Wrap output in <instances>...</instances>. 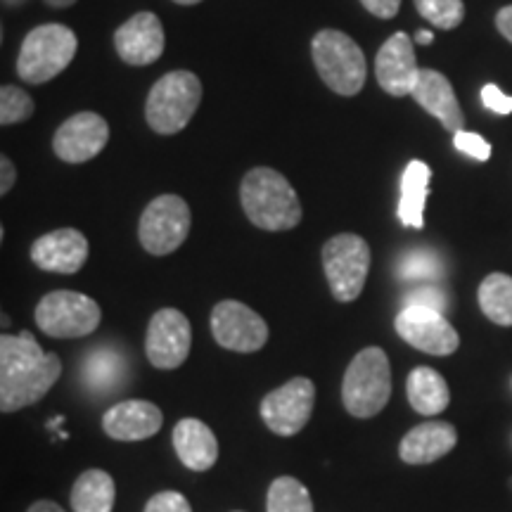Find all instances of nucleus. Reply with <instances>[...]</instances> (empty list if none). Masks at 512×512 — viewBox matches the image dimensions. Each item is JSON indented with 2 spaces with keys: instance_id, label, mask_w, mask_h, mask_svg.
Segmentation results:
<instances>
[{
  "instance_id": "obj_1",
  "label": "nucleus",
  "mask_w": 512,
  "mask_h": 512,
  "mask_svg": "<svg viewBox=\"0 0 512 512\" xmlns=\"http://www.w3.org/2000/svg\"><path fill=\"white\" fill-rule=\"evenodd\" d=\"M62 375V361L43 351L29 330L0 337V411L15 413L34 406Z\"/></svg>"
},
{
  "instance_id": "obj_2",
  "label": "nucleus",
  "mask_w": 512,
  "mask_h": 512,
  "mask_svg": "<svg viewBox=\"0 0 512 512\" xmlns=\"http://www.w3.org/2000/svg\"><path fill=\"white\" fill-rule=\"evenodd\" d=\"M240 202L247 219L261 230H292L302 221V204L280 171L256 166L240 185Z\"/></svg>"
},
{
  "instance_id": "obj_3",
  "label": "nucleus",
  "mask_w": 512,
  "mask_h": 512,
  "mask_svg": "<svg viewBox=\"0 0 512 512\" xmlns=\"http://www.w3.org/2000/svg\"><path fill=\"white\" fill-rule=\"evenodd\" d=\"M392 396V366L380 347L358 351L342 382V401L351 418L368 420L387 406Z\"/></svg>"
},
{
  "instance_id": "obj_4",
  "label": "nucleus",
  "mask_w": 512,
  "mask_h": 512,
  "mask_svg": "<svg viewBox=\"0 0 512 512\" xmlns=\"http://www.w3.org/2000/svg\"><path fill=\"white\" fill-rule=\"evenodd\" d=\"M311 55L320 79L325 81V86H328L332 93L351 98V95H358L361 88L366 86V55L358 48L354 38L344 34V31H318L311 41Z\"/></svg>"
},
{
  "instance_id": "obj_5",
  "label": "nucleus",
  "mask_w": 512,
  "mask_h": 512,
  "mask_svg": "<svg viewBox=\"0 0 512 512\" xmlns=\"http://www.w3.org/2000/svg\"><path fill=\"white\" fill-rule=\"evenodd\" d=\"M202 102V81L188 69L169 72L150 88L145 102L147 124L159 136H174L195 117Z\"/></svg>"
},
{
  "instance_id": "obj_6",
  "label": "nucleus",
  "mask_w": 512,
  "mask_h": 512,
  "mask_svg": "<svg viewBox=\"0 0 512 512\" xmlns=\"http://www.w3.org/2000/svg\"><path fill=\"white\" fill-rule=\"evenodd\" d=\"M79 50V38L64 24H41L24 36L17 55V74L27 83H46L62 74Z\"/></svg>"
},
{
  "instance_id": "obj_7",
  "label": "nucleus",
  "mask_w": 512,
  "mask_h": 512,
  "mask_svg": "<svg viewBox=\"0 0 512 512\" xmlns=\"http://www.w3.org/2000/svg\"><path fill=\"white\" fill-rule=\"evenodd\" d=\"M323 268L337 302L349 304L361 297L370 273V247L356 233H339L323 245Z\"/></svg>"
},
{
  "instance_id": "obj_8",
  "label": "nucleus",
  "mask_w": 512,
  "mask_h": 512,
  "mask_svg": "<svg viewBox=\"0 0 512 512\" xmlns=\"http://www.w3.org/2000/svg\"><path fill=\"white\" fill-rule=\"evenodd\" d=\"M36 325L55 339L88 337L98 330L102 311L95 299L81 292L55 290L48 292L36 306Z\"/></svg>"
},
{
  "instance_id": "obj_9",
  "label": "nucleus",
  "mask_w": 512,
  "mask_h": 512,
  "mask_svg": "<svg viewBox=\"0 0 512 512\" xmlns=\"http://www.w3.org/2000/svg\"><path fill=\"white\" fill-rule=\"evenodd\" d=\"M190 226L192 214L188 202L178 195H159L140 216V245L152 256H166L188 240Z\"/></svg>"
},
{
  "instance_id": "obj_10",
  "label": "nucleus",
  "mask_w": 512,
  "mask_h": 512,
  "mask_svg": "<svg viewBox=\"0 0 512 512\" xmlns=\"http://www.w3.org/2000/svg\"><path fill=\"white\" fill-rule=\"evenodd\" d=\"M316 406V387L309 377H292L261 401V418L278 437H294L311 420Z\"/></svg>"
},
{
  "instance_id": "obj_11",
  "label": "nucleus",
  "mask_w": 512,
  "mask_h": 512,
  "mask_svg": "<svg viewBox=\"0 0 512 512\" xmlns=\"http://www.w3.org/2000/svg\"><path fill=\"white\" fill-rule=\"evenodd\" d=\"M211 335L219 347L238 354H254L268 342V325L247 304L223 299L211 311Z\"/></svg>"
},
{
  "instance_id": "obj_12",
  "label": "nucleus",
  "mask_w": 512,
  "mask_h": 512,
  "mask_svg": "<svg viewBox=\"0 0 512 512\" xmlns=\"http://www.w3.org/2000/svg\"><path fill=\"white\" fill-rule=\"evenodd\" d=\"M192 325L178 309H159L150 318L145 335L147 361L159 370L181 368L190 356Z\"/></svg>"
},
{
  "instance_id": "obj_13",
  "label": "nucleus",
  "mask_w": 512,
  "mask_h": 512,
  "mask_svg": "<svg viewBox=\"0 0 512 512\" xmlns=\"http://www.w3.org/2000/svg\"><path fill=\"white\" fill-rule=\"evenodd\" d=\"M394 328L403 342L430 356H451L460 347L458 332L444 313L425 306H403Z\"/></svg>"
},
{
  "instance_id": "obj_14",
  "label": "nucleus",
  "mask_w": 512,
  "mask_h": 512,
  "mask_svg": "<svg viewBox=\"0 0 512 512\" xmlns=\"http://www.w3.org/2000/svg\"><path fill=\"white\" fill-rule=\"evenodd\" d=\"M110 140V126L95 112H79L55 131L53 150L67 164H83L98 157Z\"/></svg>"
},
{
  "instance_id": "obj_15",
  "label": "nucleus",
  "mask_w": 512,
  "mask_h": 512,
  "mask_svg": "<svg viewBox=\"0 0 512 512\" xmlns=\"http://www.w3.org/2000/svg\"><path fill=\"white\" fill-rule=\"evenodd\" d=\"M375 76L382 91L394 95V98H403V95L413 93L420 76V67L418 60H415L411 36L396 31L394 36H389L382 43L375 57Z\"/></svg>"
},
{
  "instance_id": "obj_16",
  "label": "nucleus",
  "mask_w": 512,
  "mask_h": 512,
  "mask_svg": "<svg viewBox=\"0 0 512 512\" xmlns=\"http://www.w3.org/2000/svg\"><path fill=\"white\" fill-rule=\"evenodd\" d=\"M164 27L155 12H138L114 34L117 55L131 67H147L164 53Z\"/></svg>"
},
{
  "instance_id": "obj_17",
  "label": "nucleus",
  "mask_w": 512,
  "mask_h": 512,
  "mask_svg": "<svg viewBox=\"0 0 512 512\" xmlns=\"http://www.w3.org/2000/svg\"><path fill=\"white\" fill-rule=\"evenodd\" d=\"M88 259V240L76 228H57L31 245V261L48 273H79Z\"/></svg>"
},
{
  "instance_id": "obj_18",
  "label": "nucleus",
  "mask_w": 512,
  "mask_h": 512,
  "mask_svg": "<svg viewBox=\"0 0 512 512\" xmlns=\"http://www.w3.org/2000/svg\"><path fill=\"white\" fill-rule=\"evenodd\" d=\"M162 408L145 399L119 401L102 415V430L114 441H145L162 430Z\"/></svg>"
},
{
  "instance_id": "obj_19",
  "label": "nucleus",
  "mask_w": 512,
  "mask_h": 512,
  "mask_svg": "<svg viewBox=\"0 0 512 512\" xmlns=\"http://www.w3.org/2000/svg\"><path fill=\"white\" fill-rule=\"evenodd\" d=\"M411 98L418 102L422 110L437 117L446 131H463L465 117L463 110H460L456 91H453L451 81L441 72H437V69H420L418 83H415Z\"/></svg>"
},
{
  "instance_id": "obj_20",
  "label": "nucleus",
  "mask_w": 512,
  "mask_h": 512,
  "mask_svg": "<svg viewBox=\"0 0 512 512\" xmlns=\"http://www.w3.org/2000/svg\"><path fill=\"white\" fill-rule=\"evenodd\" d=\"M458 444V432L451 422L430 420L413 427L399 444V456L408 465H430L451 453Z\"/></svg>"
},
{
  "instance_id": "obj_21",
  "label": "nucleus",
  "mask_w": 512,
  "mask_h": 512,
  "mask_svg": "<svg viewBox=\"0 0 512 512\" xmlns=\"http://www.w3.org/2000/svg\"><path fill=\"white\" fill-rule=\"evenodd\" d=\"M174 448L181 463L192 472H204L214 467L219 458V441L214 432L197 418H185L174 430Z\"/></svg>"
},
{
  "instance_id": "obj_22",
  "label": "nucleus",
  "mask_w": 512,
  "mask_h": 512,
  "mask_svg": "<svg viewBox=\"0 0 512 512\" xmlns=\"http://www.w3.org/2000/svg\"><path fill=\"white\" fill-rule=\"evenodd\" d=\"M432 169L420 159L408 162L401 176V197H399V221L408 228L425 226V202L430 195Z\"/></svg>"
},
{
  "instance_id": "obj_23",
  "label": "nucleus",
  "mask_w": 512,
  "mask_h": 512,
  "mask_svg": "<svg viewBox=\"0 0 512 512\" xmlns=\"http://www.w3.org/2000/svg\"><path fill=\"white\" fill-rule=\"evenodd\" d=\"M406 394L413 411H418L420 415H439L451 403V389H448L446 380L437 370L427 366L411 370L406 380Z\"/></svg>"
},
{
  "instance_id": "obj_24",
  "label": "nucleus",
  "mask_w": 512,
  "mask_h": 512,
  "mask_svg": "<svg viewBox=\"0 0 512 512\" xmlns=\"http://www.w3.org/2000/svg\"><path fill=\"white\" fill-rule=\"evenodd\" d=\"M74 512H112L117 501V486L105 470H86L72 486Z\"/></svg>"
},
{
  "instance_id": "obj_25",
  "label": "nucleus",
  "mask_w": 512,
  "mask_h": 512,
  "mask_svg": "<svg viewBox=\"0 0 512 512\" xmlns=\"http://www.w3.org/2000/svg\"><path fill=\"white\" fill-rule=\"evenodd\" d=\"M83 384L95 394L112 392L126 382V361L110 347L93 349L83 358Z\"/></svg>"
},
{
  "instance_id": "obj_26",
  "label": "nucleus",
  "mask_w": 512,
  "mask_h": 512,
  "mask_svg": "<svg viewBox=\"0 0 512 512\" xmlns=\"http://www.w3.org/2000/svg\"><path fill=\"white\" fill-rule=\"evenodd\" d=\"M479 309L491 323L512 328V278L505 273L486 275L479 285Z\"/></svg>"
},
{
  "instance_id": "obj_27",
  "label": "nucleus",
  "mask_w": 512,
  "mask_h": 512,
  "mask_svg": "<svg viewBox=\"0 0 512 512\" xmlns=\"http://www.w3.org/2000/svg\"><path fill=\"white\" fill-rule=\"evenodd\" d=\"M266 512H313L309 489L294 477H278L268 489Z\"/></svg>"
},
{
  "instance_id": "obj_28",
  "label": "nucleus",
  "mask_w": 512,
  "mask_h": 512,
  "mask_svg": "<svg viewBox=\"0 0 512 512\" xmlns=\"http://www.w3.org/2000/svg\"><path fill=\"white\" fill-rule=\"evenodd\" d=\"M396 273L408 283H432V280L441 278L444 268H441L439 256L430 249H413V252L401 256Z\"/></svg>"
},
{
  "instance_id": "obj_29",
  "label": "nucleus",
  "mask_w": 512,
  "mask_h": 512,
  "mask_svg": "<svg viewBox=\"0 0 512 512\" xmlns=\"http://www.w3.org/2000/svg\"><path fill=\"white\" fill-rule=\"evenodd\" d=\"M420 17L434 24L437 29H456L465 19L463 0H413Z\"/></svg>"
},
{
  "instance_id": "obj_30",
  "label": "nucleus",
  "mask_w": 512,
  "mask_h": 512,
  "mask_svg": "<svg viewBox=\"0 0 512 512\" xmlns=\"http://www.w3.org/2000/svg\"><path fill=\"white\" fill-rule=\"evenodd\" d=\"M34 114V100L17 86L0 88V124L12 126L27 121Z\"/></svg>"
},
{
  "instance_id": "obj_31",
  "label": "nucleus",
  "mask_w": 512,
  "mask_h": 512,
  "mask_svg": "<svg viewBox=\"0 0 512 512\" xmlns=\"http://www.w3.org/2000/svg\"><path fill=\"white\" fill-rule=\"evenodd\" d=\"M403 302H406V306H425V309H434V311H446L448 306V299L446 294L439 290L437 285H420L415 287V290H411L403 297Z\"/></svg>"
},
{
  "instance_id": "obj_32",
  "label": "nucleus",
  "mask_w": 512,
  "mask_h": 512,
  "mask_svg": "<svg viewBox=\"0 0 512 512\" xmlns=\"http://www.w3.org/2000/svg\"><path fill=\"white\" fill-rule=\"evenodd\" d=\"M453 145H456V150L463 152V155L477 159V162H486V159L491 157L489 140L477 136V133H470V131L453 133Z\"/></svg>"
},
{
  "instance_id": "obj_33",
  "label": "nucleus",
  "mask_w": 512,
  "mask_h": 512,
  "mask_svg": "<svg viewBox=\"0 0 512 512\" xmlns=\"http://www.w3.org/2000/svg\"><path fill=\"white\" fill-rule=\"evenodd\" d=\"M143 512H192L188 498L178 491H159L147 501Z\"/></svg>"
},
{
  "instance_id": "obj_34",
  "label": "nucleus",
  "mask_w": 512,
  "mask_h": 512,
  "mask_svg": "<svg viewBox=\"0 0 512 512\" xmlns=\"http://www.w3.org/2000/svg\"><path fill=\"white\" fill-rule=\"evenodd\" d=\"M482 102L486 110L496 114H512V98L510 95H505L496 83H486L482 88Z\"/></svg>"
},
{
  "instance_id": "obj_35",
  "label": "nucleus",
  "mask_w": 512,
  "mask_h": 512,
  "mask_svg": "<svg viewBox=\"0 0 512 512\" xmlns=\"http://www.w3.org/2000/svg\"><path fill=\"white\" fill-rule=\"evenodd\" d=\"M361 5L370 12V15L380 19H392L401 8V0H361Z\"/></svg>"
},
{
  "instance_id": "obj_36",
  "label": "nucleus",
  "mask_w": 512,
  "mask_h": 512,
  "mask_svg": "<svg viewBox=\"0 0 512 512\" xmlns=\"http://www.w3.org/2000/svg\"><path fill=\"white\" fill-rule=\"evenodd\" d=\"M0 176H3L0 178V195H8L12 185H15V178H17L15 164H12L8 157L0 159Z\"/></svg>"
},
{
  "instance_id": "obj_37",
  "label": "nucleus",
  "mask_w": 512,
  "mask_h": 512,
  "mask_svg": "<svg viewBox=\"0 0 512 512\" xmlns=\"http://www.w3.org/2000/svg\"><path fill=\"white\" fill-rule=\"evenodd\" d=\"M496 27L501 34L512 43V5H505L503 10H498L496 15Z\"/></svg>"
},
{
  "instance_id": "obj_38",
  "label": "nucleus",
  "mask_w": 512,
  "mask_h": 512,
  "mask_svg": "<svg viewBox=\"0 0 512 512\" xmlns=\"http://www.w3.org/2000/svg\"><path fill=\"white\" fill-rule=\"evenodd\" d=\"M27 512H64L55 501H36Z\"/></svg>"
},
{
  "instance_id": "obj_39",
  "label": "nucleus",
  "mask_w": 512,
  "mask_h": 512,
  "mask_svg": "<svg viewBox=\"0 0 512 512\" xmlns=\"http://www.w3.org/2000/svg\"><path fill=\"white\" fill-rule=\"evenodd\" d=\"M415 41H418L420 46H430V43L434 41V34H432V31H427V29H420L418 34H415Z\"/></svg>"
},
{
  "instance_id": "obj_40",
  "label": "nucleus",
  "mask_w": 512,
  "mask_h": 512,
  "mask_svg": "<svg viewBox=\"0 0 512 512\" xmlns=\"http://www.w3.org/2000/svg\"><path fill=\"white\" fill-rule=\"evenodd\" d=\"M50 8H69V5H74L76 0H46Z\"/></svg>"
},
{
  "instance_id": "obj_41",
  "label": "nucleus",
  "mask_w": 512,
  "mask_h": 512,
  "mask_svg": "<svg viewBox=\"0 0 512 512\" xmlns=\"http://www.w3.org/2000/svg\"><path fill=\"white\" fill-rule=\"evenodd\" d=\"M3 3L8 5V8H19V5H24L27 0H3Z\"/></svg>"
},
{
  "instance_id": "obj_42",
  "label": "nucleus",
  "mask_w": 512,
  "mask_h": 512,
  "mask_svg": "<svg viewBox=\"0 0 512 512\" xmlns=\"http://www.w3.org/2000/svg\"><path fill=\"white\" fill-rule=\"evenodd\" d=\"M174 3H178V5H197V3H202V0H174Z\"/></svg>"
},
{
  "instance_id": "obj_43",
  "label": "nucleus",
  "mask_w": 512,
  "mask_h": 512,
  "mask_svg": "<svg viewBox=\"0 0 512 512\" xmlns=\"http://www.w3.org/2000/svg\"><path fill=\"white\" fill-rule=\"evenodd\" d=\"M235 512H242V510H235Z\"/></svg>"
}]
</instances>
